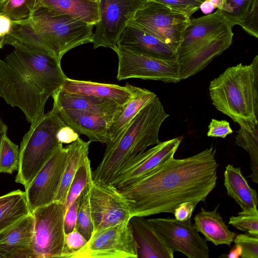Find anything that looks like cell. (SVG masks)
Instances as JSON below:
<instances>
[{"label":"cell","instance_id":"24","mask_svg":"<svg viewBox=\"0 0 258 258\" xmlns=\"http://www.w3.org/2000/svg\"><path fill=\"white\" fill-rule=\"evenodd\" d=\"M219 205L212 211L201 208L194 217V226L199 232L215 245L226 244L230 246L236 234L230 231L218 212Z\"/></svg>","mask_w":258,"mask_h":258},{"label":"cell","instance_id":"20","mask_svg":"<svg viewBox=\"0 0 258 258\" xmlns=\"http://www.w3.org/2000/svg\"><path fill=\"white\" fill-rule=\"evenodd\" d=\"M34 229L31 213L0 231V258H33Z\"/></svg>","mask_w":258,"mask_h":258},{"label":"cell","instance_id":"2","mask_svg":"<svg viewBox=\"0 0 258 258\" xmlns=\"http://www.w3.org/2000/svg\"><path fill=\"white\" fill-rule=\"evenodd\" d=\"M11 45L14 50L0 59V97L33 124L67 77L55 57L20 43Z\"/></svg>","mask_w":258,"mask_h":258},{"label":"cell","instance_id":"29","mask_svg":"<svg viewBox=\"0 0 258 258\" xmlns=\"http://www.w3.org/2000/svg\"><path fill=\"white\" fill-rule=\"evenodd\" d=\"M30 213L25 192L18 189L0 197V231Z\"/></svg>","mask_w":258,"mask_h":258},{"label":"cell","instance_id":"42","mask_svg":"<svg viewBox=\"0 0 258 258\" xmlns=\"http://www.w3.org/2000/svg\"><path fill=\"white\" fill-rule=\"evenodd\" d=\"M80 135L72 127L64 125L57 132L56 137L61 144H71L75 141Z\"/></svg>","mask_w":258,"mask_h":258},{"label":"cell","instance_id":"39","mask_svg":"<svg viewBox=\"0 0 258 258\" xmlns=\"http://www.w3.org/2000/svg\"><path fill=\"white\" fill-rule=\"evenodd\" d=\"M233 132L229 122L212 119L208 126L207 136L225 138Z\"/></svg>","mask_w":258,"mask_h":258},{"label":"cell","instance_id":"26","mask_svg":"<svg viewBox=\"0 0 258 258\" xmlns=\"http://www.w3.org/2000/svg\"><path fill=\"white\" fill-rule=\"evenodd\" d=\"M157 96L139 87L135 95L116 114L108 130L109 145L115 142L140 110Z\"/></svg>","mask_w":258,"mask_h":258},{"label":"cell","instance_id":"10","mask_svg":"<svg viewBox=\"0 0 258 258\" xmlns=\"http://www.w3.org/2000/svg\"><path fill=\"white\" fill-rule=\"evenodd\" d=\"M72 258H138V246L130 220L94 232Z\"/></svg>","mask_w":258,"mask_h":258},{"label":"cell","instance_id":"5","mask_svg":"<svg viewBox=\"0 0 258 258\" xmlns=\"http://www.w3.org/2000/svg\"><path fill=\"white\" fill-rule=\"evenodd\" d=\"M169 116L157 96L134 118L119 138L106 146L102 159L93 179L110 183L116 173L128 160L160 142L159 133L163 122Z\"/></svg>","mask_w":258,"mask_h":258},{"label":"cell","instance_id":"18","mask_svg":"<svg viewBox=\"0 0 258 258\" xmlns=\"http://www.w3.org/2000/svg\"><path fill=\"white\" fill-rule=\"evenodd\" d=\"M116 46L146 56L166 59L176 58L175 49L139 28L129 24L121 33Z\"/></svg>","mask_w":258,"mask_h":258},{"label":"cell","instance_id":"46","mask_svg":"<svg viewBox=\"0 0 258 258\" xmlns=\"http://www.w3.org/2000/svg\"><path fill=\"white\" fill-rule=\"evenodd\" d=\"M6 0H0V7Z\"/></svg>","mask_w":258,"mask_h":258},{"label":"cell","instance_id":"19","mask_svg":"<svg viewBox=\"0 0 258 258\" xmlns=\"http://www.w3.org/2000/svg\"><path fill=\"white\" fill-rule=\"evenodd\" d=\"M60 89L69 94L110 100L123 106L135 95L139 87L129 83L120 86L67 77Z\"/></svg>","mask_w":258,"mask_h":258},{"label":"cell","instance_id":"31","mask_svg":"<svg viewBox=\"0 0 258 258\" xmlns=\"http://www.w3.org/2000/svg\"><path fill=\"white\" fill-rule=\"evenodd\" d=\"M93 179L91 161L87 157L78 168L71 182L64 203L65 212L79 198L88 182Z\"/></svg>","mask_w":258,"mask_h":258},{"label":"cell","instance_id":"37","mask_svg":"<svg viewBox=\"0 0 258 258\" xmlns=\"http://www.w3.org/2000/svg\"><path fill=\"white\" fill-rule=\"evenodd\" d=\"M163 4L188 18L200 9L203 3L200 0H153Z\"/></svg>","mask_w":258,"mask_h":258},{"label":"cell","instance_id":"16","mask_svg":"<svg viewBox=\"0 0 258 258\" xmlns=\"http://www.w3.org/2000/svg\"><path fill=\"white\" fill-rule=\"evenodd\" d=\"M182 137L160 142L128 160L116 173L111 183L117 189L147 175L174 157Z\"/></svg>","mask_w":258,"mask_h":258},{"label":"cell","instance_id":"35","mask_svg":"<svg viewBox=\"0 0 258 258\" xmlns=\"http://www.w3.org/2000/svg\"><path fill=\"white\" fill-rule=\"evenodd\" d=\"M228 224L240 231L258 236V213L246 214L240 212L238 216L230 217Z\"/></svg>","mask_w":258,"mask_h":258},{"label":"cell","instance_id":"43","mask_svg":"<svg viewBox=\"0 0 258 258\" xmlns=\"http://www.w3.org/2000/svg\"><path fill=\"white\" fill-rule=\"evenodd\" d=\"M12 25V20L0 13V37H5L10 32Z\"/></svg>","mask_w":258,"mask_h":258},{"label":"cell","instance_id":"12","mask_svg":"<svg viewBox=\"0 0 258 258\" xmlns=\"http://www.w3.org/2000/svg\"><path fill=\"white\" fill-rule=\"evenodd\" d=\"M147 0H99L100 19L95 25L92 43L113 50L128 22Z\"/></svg>","mask_w":258,"mask_h":258},{"label":"cell","instance_id":"11","mask_svg":"<svg viewBox=\"0 0 258 258\" xmlns=\"http://www.w3.org/2000/svg\"><path fill=\"white\" fill-rule=\"evenodd\" d=\"M118 59L116 78L160 81L176 83L180 81L176 58L166 59L134 53L117 46L113 49Z\"/></svg>","mask_w":258,"mask_h":258},{"label":"cell","instance_id":"4","mask_svg":"<svg viewBox=\"0 0 258 258\" xmlns=\"http://www.w3.org/2000/svg\"><path fill=\"white\" fill-rule=\"evenodd\" d=\"M209 90L215 108L240 127L251 132L258 125V55L250 64L228 68Z\"/></svg>","mask_w":258,"mask_h":258},{"label":"cell","instance_id":"33","mask_svg":"<svg viewBox=\"0 0 258 258\" xmlns=\"http://www.w3.org/2000/svg\"><path fill=\"white\" fill-rule=\"evenodd\" d=\"M37 4V0H6L0 7V13L12 21H23L29 18Z\"/></svg>","mask_w":258,"mask_h":258},{"label":"cell","instance_id":"34","mask_svg":"<svg viewBox=\"0 0 258 258\" xmlns=\"http://www.w3.org/2000/svg\"><path fill=\"white\" fill-rule=\"evenodd\" d=\"M20 160V150L17 145L14 143L5 135L0 147V171L12 174L18 170Z\"/></svg>","mask_w":258,"mask_h":258},{"label":"cell","instance_id":"47","mask_svg":"<svg viewBox=\"0 0 258 258\" xmlns=\"http://www.w3.org/2000/svg\"><path fill=\"white\" fill-rule=\"evenodd\" d=\"M91 1H92V2H96V3H98L99 2V0H90Z\"/></svg>","mask_w":258,"mask_h":258},{"label":"cell","instance_id":"15","mask_svg":"<svg viewBox=\"0 0 258 258\" xmlns=\"http://www.w3.org/2000/svg\"><path fill=\"white\" fill-rule=\"evenodd\" d=\"M67 160V149L61 144L25 188L28 208L35 209L54 201Z\"/></svg>","mask_w":258,"mask_h":258},{"label":"cell","instance_id":"3","mask_svg":"<svg viewBox=\"0 0 258 258\" xmlns=\"http://www.w3.org/2000/svg\"><path fill=\"white\" fill-rule=\"evenodd\" d=\"M12 22L5 45L20 43L59 61L71 49L92 42L94 25L42 6H37L28 19Z\"/></svg>","mask_w":258,"mask_h":258},{"label":"cell","instance_id":"21","mask_svg":"<svg viewBox=\"0 0 258 258\" xmlns=\"http://www.w3.org/2000/svg\"><path fill=\"white\" fill-rule=\"evenodd\" d=\"M138 246V258H173L174 251L144 217L130 220Z\"/></svg>","mask_w":258,"mask_h":258},{"label":"cell","instance_id":"30","mask_svg":"<svg viewBox=\"0 0 258 258\" xmlns=\"http://www.w3.org/2000/svg\"><path fill=\"white\" fill-rule=\"evenodd\" d=\"M235 144L248 154L251 170L249 176L253 182L258 183V125L251 132L240 127L236 137Z\"/></svg>","mask_w":258,"mask_h":258},{"label":"cell","instance_id":"45","mask_svg":"<svg viewBox=\"0 0 258 258\" xmlns=\"http://www.w3.org/2000/svg\"><path fill=\"white\" fill-rule=\"evenodd\" d=\"M4 39L5 37H0V49L2 48L5 45Z\"/></svg>","mask_w":258,"mask_h":258},{"label":"cell","instance_id":"8","mask_svg":"<svg viewBox=\"0 0 258 258\" xmlns=\"http://www.w3.org/2000/svg\"><path fill=\"white\" fill-rule=\"evenodd\" d=\"M189 20L163 4L147 0L127 24L139 28L176 51Z\"/></svg>","mask_w":258,"mask_h":258},{"label":"cell","instance_id":"38","mask_svg":"<svg viewBox=\"0 0 258 258\" xmlns=\"http://www.w3.org/2000/svg\"><path fill=\"white\" fill-rule=\"evenodd\" d=\"M88 240L75 228L65 234L64 246L62 258H72V256L82 249Z\"/></svg>","mask_w":258,"mask_h":258},{"label":"cell","instance_id":"1","mask_svg":"<svg viewBox=\"0 0 258 258\" xmlns=\"http://www.w3.org/2000/svg\"><path fill=\"white\" fill-rule=\"evenodd\" d=\"M211 147L183 159L173 157L136 181L118 188L131 217L174 214L186 202H205L215 188L218 164Z\"/></svg>","mask_w":258,"mask_h":258},{"label":"cell","instance_id":"13","mask_svg":"<svg viewBox=\"0 0 258 258\" xmlns=\"http://www.w3.org/2000/svg\"><path fill=\"white\" fill-rule=\"evenodd\" d=\"M89 203L93 232L129 221L131 218L127 202L111 183L92 179Z\"/></svg>","mask_w":258,"mask_h":258},{"label":"cell","instance_id":"14","mask_svg":"<svg viewBox=\"0 0 258 258\" xmlns=\"http://www.w3.org/2000/svg\"><path fill=\"white\" fill-rule=\"evenodd\" d=\"M148 221L174 251L189 258H209L210 249L206 241L199 235L191 219L151 218Z\"/></svg>","mask_w":258,"mask_h":258},{"label":"cell","instance_id":"23","mask_svg":"<svg viewBox=\"0 0 258 258\" xmlns=\"http://www.w3.org/2000/svg\"><path fill=\"white\" fill-rule=\"evenodd\" d=\"M224 184L229 196L235 200L246 214L258 213L257 195L243 176L241 169L228 164L224 173Z\"/></svg>","mask_w":258,"mask_h":258},{"label":"cell","instance_id":"36","mask_svg":"<svg viewBox=\"0 0 258 258\" xmlns=\"http://www.w3.org/2000/svg\"><path fill=\"white\" fill-rule=\"evenodd\" d=\"M233 241L242 258H258V236L249 234L236 235Z\"/></svg>","mask_w":258,"mask_h":258},{"label":"cell","instance_id":"44","mask_svg":"<svg viewBox=\"0 0 258 258\" xmlns=\"http://www.w3.org/2000/svg\"><path fill=\"white\" fill-rule=\"evenodd\" d=\"M8 126L0 118V147L4 136L7 135ZM1 173V171H0Z\"/></svg>","mask_w":258,"mask_h":258},{"label":"cell","instance_id":"7","mask_svg":"<svg viewBox=\"0 0 258 258\" xmlns=\"http://www.w3.org/2000/svg\"><path fill=\"white\" fill-rule=\"evenodd\" d=\"M65 123L53 104L52 109L31 124L20 148V160L15 182L26 188L36 175L61 144L57 139L58 130Z\"/></svg>","mask_w":258,"mask_h":258},{"label":"cell","instance_id":"9","mask_svg":"<svg viewBox=\"0 0 258 258\" xmlns=\"http://www.w3.org/2000/svg\"><path fill=\"white\" fill-rule=\"evenodd\" d=\"M31 250L33 258L62 257L64 246V205L54 201L35 209Z\"/></svg>","mask_w":258,"mask_h":258},{"label":"cell","instance_id":"48","mask_svg":"<svg viewBox=\"0 0 258 258\" xmlns=\"http://www.w3.org/2000/svg\"><path fill=\"white\" fill-rule=\"evenodd\" d=\"M200 1H202V2H203V3H204V2H206V1H208V0H200Z\"/></svg>","mask_w":258,"mask_h":258},{"label":"cell","instance_id":"40","mask_svg":"<svg viewBox=\"0 0 258 258\" xmlns=\"http://www.w3.org/2000/svg\"><path fill=\"white\" fill-rule=\"evenodd\" d=\"M78 203L79 199L78 198L65 212L64 216L65 234L69 233L75 228L77 218Z\"/></svg>","mask_w":258,"mask_h":258},{"label":"cell","instance_id":"6","mask_svg":"<svg viewBox=\"0 0 258 258\" xmlns=\"http://www.w3.org/2000/svg\"><path fill=\"white\" fill-rule=\"evenodd\" d=\"M233 26L217 10L189 20L176 49L180 80L202 70L231 44Z\"/></svg>","mask_w":258,"mask_h":258},{"label":"cell","instance_id":"25","mask_svg":"<svg viewBox=\"0 0 258 258\" xmlns=\"http://www.w3.org/2000/svg\"><path fill=\"white\" fill-rule=\"evenodd\" d=\"M51 96L53 100V104L58 110L71 109L105 113L116 111L123 107L110 100L69 94L60 88Z\"/></svg>","mask_w":258,"mask_h":258},{"label":"cell","instance_id":"17","mask_svg":"<svg viewBox=\"0 0 258 258\" xmlns=\"http://www.w3.org/2000/svg\"><path fill=\"white\" fill-rule=\"evenodd\" d=\"M120 110L105 113L63 109L58 111L65 124L72 127L79 135L87 136L90 142H97L106 145L109 142V126Z\"/></svg>","mask_w":258,"mask_h":258},{"label":"cell","instance_id":"28","mask_svg":"<svg viewBox=\"0 0 258 258\" xmlns=\"http://www.w3.org/2000/svg\"><path fill=\"white\" fill-rule=\"evenodd\" d=\"M90 142L84 141L79 137L66 146L67 160L60 184L54 201L64 205L71 182L75 173L85 159L88 157Z\"/></svg>","mask_w":258,"mask_h":258},{"label":"cell","instance_id":"22","mask_svg":"<svg viewBox=\"0 0 258 258\" xmlns=\"http://www.w3.org/2000/svg\"><path fill=\"white\" fill-rule=\"evenodd\" d=\"M217 10L233 27L239 25L258 38V0H223Z\"/></svg>","mask_w":258,"mask_h":258},{"label":"cell","instance_id":"32","mask_svg":"<svg viewBox=\"0 0 258 258\" xmlns=\"http://www.w3.org/2000/svg\"><path fill=\"white\" fill-rule=\"evenodd\" d=\"M90 180L79 197L77 218L75 229L88 241L93 232L90 203Z\"/></svg>","mask_w":258,"mask_h":258},{"label":"cell","instance_id":"41","mask_svg":"<svg viewBox=\"0 0 258 258\" xmlns=\"http://www.w3.org/2000/svg\"><path fill=\"white\" fill-rule=\"evenodd\" d=\"M197 204L192 202L181 203L175 209L173 214L175 218L179 221H184L190 218Z\"/></svg>","mask_w":258,"mask_h":258},{"label":"cell","instance_id":"27","mask_svg":"<svg viewBox=\"0 0 258 258\" xmlns=\"http://www.w3.org/2000/svg\"><path fill=\"white\" fill-rule=\"evenodd\" d=\"M37 6L94 26L100 19L98 3L90 0H37Z\"/></svg>","mask_w":258,"mask_h":258}]
</instances>
